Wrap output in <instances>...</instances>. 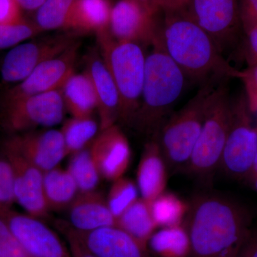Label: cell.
<instances>
[{
    "label": "cell",
    "mask_w": 257,
    "mask_h": 257,
    "mask_svg": "<svg viewBox=\"0 0 257 257\" xmlns=\"http://www.w3.org/2000/svg\"><path fill=\"white\" fill-rule=\"evenodd\" d=\"M238 257H257V235L250 236Z\"/></svg>",
    "instance_id": "41"
},
{
    "label": "cell",
    "mask_w": 257,
    "mask_h": 257,
    "mask_svg": "<svg viewBox=\"0 0 257 257\" xmlns=\"http://www.w3.org/2000/svg\"><path fill=\"white\" fill-rule=\"evenodd\" d=\"M75 0H45L37 10L35 24L43 31L69 30Z\"/></svg>",
    "instance_id": "28"
},
{
    "label": "cell",
    "mask_w": 257,
    "mask_h": 257,
    "mask_svg": "<svg viewBox=\"0 0 257 257\" xmlns=\"http://www.w3.org/2000/svg\"><path fill=\"white\" fill-rule=\"evenodd\" d=\"M60 229L68 231L97 257H152L148 249L116 226L79 231L61 222Z\"/></svg>",
    "instance_id": "17"
},
{
    "label": "cell",
    "mask_w": 257,
    "mask_h": 257,
    "mask_svg": "<svg viewBox=\"0 0 257 257\" xmlns=\"http://www.w3.org/2000/svg\"><path fill=\"white\" fill-rule=\"evenodd\" d=\"M115 226L123 230L147 249L149 240L158 228L152 216L150 204L143 198H138L116 218Z\"/></svg>",
    "instance_id": "23"
},
{
    "label": "cell",
    "mask_w": 257,
    "mask_h": 257,
    "mask_svg": "<svg viewBox=\"0 0 257 257\" xmlns=\"http://www.w3.org/2000/svg\"><path fill=\"white\" fill-rule=\"evenodd\" d=\"M245 87H248L257 92V64L249 66L247 69L243 71L242 77Z\"/></svg>",
    "instance_id": "39"
},
{
    "label": "cell",
    "mask_w": 257,
    "mask_h": 257,
    "mask_svg": "<svg viewBox=\"0 0 257 257\" xmlns=\"http://www.w3.org/2000/svg\"><path fill=\"white\" fill-rule=\"evenodd\" d=\"M248 183L257 192V175H248L246 179Z\"/></svg>",
    "instance_id": "43"
},
{
    "label": "cell",
    "mask_w": 257,
    "mask_h": 257,
    "mask_svg": "<svg viewBox=\"0 0 257 257\" xmlns=\"http://www.w3.org/2000/svg\"><path fill=\"white\" fill-rule=\"evenodd\" d=\"M99 52L119 92V121L133 126L141 104L146 57L141 45L118 41L110 31L96 35Z\"/></svg>",
    "instance_id": "4"
},
{
    "label": "cell",
    "mask_w": 257,
    "mask_h": 257,
    "mask_svg": "<svg viewBox=\"0 0 257 257\" xmlns=\"http://www.w3.org/2000/svg\"><path fill=\"white\" fill-rule=\"evenodd\" d=\"M251 215L227 196L201 193L189 203L184 220L190 257H238L251 235Z\"/></svg>",
    "instance_id": "1"
},
{
    "label": "cell",
    "mask_w": 257,
    "mask_h": 257,
    "mask_svg": "<svg viewBox=\"0 0 257 257\" xmlns=\"http://www.w3.org/2000/svg\"><path fill=\"white\" fill-rule=\"evenodd\" d=\"M110 0H75L69 30L95 35L109 30Z\"/></svg>",
    "instance_id": "21"
},
{
    "label": "cell",
    "mask_w": 257,
    "mask_h": 257,
    "mask_svg": "<svg viewBox=\"0 0 257 257\" xmlns=\"http://www.w3.org/2000/svg\"><path fill=\"white\" fill-rule=\"evenodd\" d=\"M0 257H1V256H0Z\"/></svg>",
    "instance_id": "46"
},
{
    "label": "cell",
    "mask_w": 257,
    "mask_h": 257,
    "mask_svg": "<svg viewBox=\"0 0 257 257\" xmlns=\"http://www.w3.org/2000/svg\"><path fill=\"white\" fill-rule=\"evenodd\" d=\"M2 152L13 169L16 202L29 215L40 219L46 218L50 209L44 194V172L9 149L3 147Z\"/></svg>",
    "instance_id": "15"
},
{
    "label": "cell",
    "mask_w": 257,
    "mask_h": 257,
    "mask_svg": "<svg viewBox=\"0 0 257 257\" xmlns=\"http://www.w3.org/2000/svg\"><path fill=\"white\" fill-rule=\"evenodd\" d=\"M67 171L75 181L79 193L96 190L101 175L93 160L89 146L71 155Z\"/></svg>",
    "instance_id": "29"
},
{
    "label": "cell",
    "mask_w": 257,
    "mask_h": 257,
    "mask_svg": "<svg viewBox=\"0 0 257 257\" xmlns=\"http://www.w3.org/2000/svg\"><path fill=\"white\" fill-rule=\"evenodd\" d=\"M223 80L202 84L197 94L161 126L155 138L170 170L184 171L188 164L200 135L208 101Z\"/></svg>",
    "instance_id": "5"
},
{
    "label": "cell",
    "mask_w": 257,
    "mask_h": 257,
    "mask_svg": "<svg viewBox=\"0 0 257 257\" xmlns=\"http://www.w3.org/2000/svg\"><path fill=\"white\" fill-rule=\"evenodd\" d=\"M246 34V57L249 67L257 64V26Z\"/></svg>",
    "instance_id": "38"
},
{
    "label": "cell",
    "mask_w": 257,
    "mask_h": 257,
    "mask_svg": "<svg viewBox=\"0 0 257 257\" xmlns=\"http://www.w3.org/2000/svg\"><path fill=\"white\" fill-rule=\"evenodd\" d=\"M147 248L157 257H190V239L185 225L157 229L149 240Z\"/></svg>",
    "instance_id": "25"
},
{
    "label": "cell",
    "mask_w": 257,
    "mask_h": 257,
    "mask_svg": "<svg viewBox=\"0 0 257 257\" xmlns=\"http://www.w3.org/2000/svg\"><path fill=\"white\" fill-rule=\"evenodd\" d=\"M85 72L95 90L101 131L116 124L119 120V92L99 50H91L87 55Z\"/></svg>",
    "instance_id": "18"
},
{
    "label": "cell",
    "mask_w": 257,
    "mask_h": 257,
    "mask_svg": "<svg viewBox=\"0 0 257 257\" xmlns=\"http://www.w3.org/2000/svg\"><path fill=\"white\" fill-rule=\"evenodd\" d=\"M231 100L221 81L209 97L200 135L183 172L205 184L219 168L231 119Z\"/></svg>",
    "instance_id": "6"
},
{
    "label": "cell",
    "mask_w": 257,
    "mask_h": 257,
    "mask_svg": "<svg viewBox=\"0 0 257 257\" xmlns=\"http://www.w3.org/2000/svg\"><path fill=\"white\" fill-rule=\"evenodd\" d=\"M156 16L138 0H118L111 8L109 31L118 41L152 45L160 36Z\"/></svg>",
    "instance_id": "13"
},
{
    "label": "cell",
    "mask_w": 257,
    "mask_h": 257,
    "mask_svg": "<svg viewBox=\"0 0 257 257\" xmlns=\"http://www.w3.org/2000/svg\"><path fill=\"white\" fill-rule=\"evenodd\" d=\"M79 47L75 42L61 55L39 65L26 78L10 88L2 97V106L28 96L60 89L74 72Z\"/></svg>",
    "instance_id": "10"
},
{
    "label": "cell",
    "mask_w": 257,
    "mask_h": 257,
    "mask_svg": "<svg viewBox=\"0 0 257 257\" xmlns=\"http://www.w3.org/2000/svg\"><path fill=\"white\" fill-rule=\"evenodd\" d=\"M21 10L15 0H0V25L23 21Z\"/></svg>",
    "instance_id": "36"
},
{
    "label": "cell",
    "mask_w": 257,
    "mask_h": 257,
    "mask_svg": "<svg viewBox=\"0 0 257 257\" xmlns=\"http://www.w3.org/2000/svg\"><path fill=\"white\" fill-rule=\"evenodd\" d=\"M21 9L35 11L39 9L45 0H15Z\"/></svg>",
    "instance_id": "42"
},
{
    "label": "cell",
    "mask_w": 257,
    "mask_h": 257,
    "mask_svg": "<svg viewBox=\"0 0 257 257\" xmlns=\"http://www.w3.org/2000/svg\"><path fill=\"white\" fill-rule=\"evenodd\" d=\"M189 14L221 54L236 40L241 23L237 0H190Z\"/></svg>",
    "instance_id": "11"
},
{
    "label": "cell",
    "mask_w": 257,
    "mask_h": 257,
    "mask_svg": "<svg viewBox=\"0 0 257 257\" xmlns=\"http://www.w3.org/2000/svg\"><path fill=\"white\" fill-rule=\"evenodd\" d=\"M167 167L160 145L155 137L144 147L137 170V186L141 198L151 204L165 192Z\"/></svg>",
    "instance_id": "20"
},
{
    "label": "cell",
    "mask_w": 257,
    "mask_h": 257,
    "mask_svg": "<svg viewBox=\"0 0 257 257\" xmlns=\"http://www.w3.org/2000/svg\"><path fill=\"white\" fill-rule=\"evenodd\" d=\"M3 147L21 155L44 173L58 167L67 157L60 130L15 134L5 142Z\"/></svg>",
    "instance_id": "14"
},
{
    "label": "cell",
    "mask_w": 257,
    "mask_h": 257,
    "mask_svg": "<svg viewBox=\"0 0 257 257\" xmlns=\"http://www.w3.org/2000/svg\"><path fill=\"white\" fill-rule=\"evenodd\" d=\"M239 7L240 23L246 33L257 26V0H241Z\"/></svg>",
    "instance_id": "35"
},
{
    "label": "cell",
    "mask_w": 257,
    "mask_h": 257,
    "mask_svg": "<svg viewBox=\"0 0 257 257\" xmlns=\"http://www.w3.org/2000/svg\"><path fill=\"white\" fill-rule=\"evenodd\" d=\"M40 32L36 24L25 20L18 23L0 25V50L16 47Z\"/></svg>",
    "instance_id": "31"
},
{
    "label": "cell",
    "mask_w": 257,
    "mask_h": 257,
    "mask_svg": "<svg viewBox=\"0 0 257 257\" xmlns=\"http://www.w3.org/2000/svg\"><path fill=\"white\" fill-rule=\"evenodd\" d=\"M153 14L160 13H167L180 11L188 6L187 0H138Z\"/></svg>",
    "instance_id": "34"
},
{
    "label": "cell",
    "mask_w": 257,
    "mask_h": 257,
    "mask_svg": "<svg viewBox=\"0 0 257 257\" xmlns=\"http://www.w3.org/2000/svg\"><path fill=\"white\" fill-rule=\"evenodd\" d=\"M0 256L31 257L0 216Z\"/></svg>",
    "instance_id": "33"
},
{
    "label": "cell",
    "mask_w": 257,
    "mask_h": 257,
    "mask_svg": "<svg viewBox=\"0 0 257 257\" xmlns=\"http://www.w3.org/2000/svg\"><path fill=\"white\" fill-rule=\"evenodd\" d=\"M248 175H257V152L256 156L254 157V160H253L252 167H251V170H250L249 174H248Z\"/></svg>",
    "instance_id": "44"
},
{
    "label": "cell",
    "mask_w": 257,
    "mask_h": 257,
    "mask_svg": "<svg viewBox=\"0 0 257 257\" xmlns=\"http://www.w3.org/2000/svg\"><path fill=\"white\" fill-rule=\"evenodd\" d=\"M65 110L62 93L57 89L3 105L2 124L13 135L50 127L62 122Z\"/></svg>",
    "instance_id": "8"
},
{
    "label": "cell",
    "mask_w": 257,
    "mask_h": 257,
    "mask_svg": "<svg viewBox=\"0 0 257 257\" xmlns=\"http://www.w3.org/2000/svg\"><path fill=\"white\" fill-rule=\"evenodd\" d=\"M248 110L257 126V92L250 87H245Z\"/></svg>",
    "instance_id": "40"
},
{
    "label": "cell",
    "mask_w": 257,
    "mask_h": 257,
    "mask_svg": "<svg viewBox=\"0 0 257 257\" xmlns=\"http://www.w3.org/2000/svg\"><path fill=\"white\" fill-rule=\"evenodd\" d=\"M150 208L157 227H169L184 224L189 204L177 194L165 191L150 204Z\"/></svg>",
    "instance_id": "27"
},
{
    "label": "cell",
    "mask_w": 257,
    "mask_h": 257,
    "mask_svg": "<svg viewBox=\"0 0 257 257\" xmlns=\"http://www.w3.org/2000/svg\"><path fill=\"white\" fill-rule=\"evenodd\" d=\"M89 150L101 177L112 182L124 177L132 151L127 138L117 124L101 130Z\"/></svg>",
    "instance_id": "16"
},
{
    "label": "cell",
    "mask_w": 257,
    "mask_h": 257,
    "mask_svg": "<svg viewBox=\"0 0 257 257\" xmlns=\"http://www.w3.org/2000/svg\"><path fill=\"white\" fill-rule=\"evenodd\" d=\"M100 130L99 122L92 116L72 117L66 120L61 128L67 156L87 148L97 136Z\"/></svg>",
    "instance_id": "26"
},
{
    "label": "cell",
    "mask_w": 257,
    "mask_h": 257,
    "mask_svg": "<svg viewBox=\"0 0 257 257\" xmlns=\"http://www.w3.org/2000/svg\"><path fill=\"white\" fill-rule=\"evenodd\" d=\"M0 216L31 257H72L55 231L40 219L8 209Z\"/></svg>",
    "instance_id": "12"
},
{
    "label": "cell",
    "mask_w": 257,
    "mask_h": 257,
    "mask_svg": "<svg viewBox=\"0 0 257 257\" xmlns=\"http://www.w3.org/2000/svg\"><path fill=\"white\" fill-rule=\"evenodd\" d=\"M77 42L74 35L63 34L17 45L2 64L3 82H21L39 65L63 53Z\"/></svg>",
    "instance_id": "9"
},
{
    "label": "cell",
    "mask_w": 257,
    "mask_h": 257,
    "mask_svg": "<svg viewBox=\"0 0 257 257\" xmlns=\"http://www.w3.org/2000/svg\"><path fill=\"white\" fill-rule=\"evenodd\" d=\"M146 57L141 104L133 126L139 132L156 136L172 106L183 92L186 75L165 52L160 36Z\"/></svg>",
    "instance_id": "3"
},
{
    "label": "cell",
    "mask_w": 257,
    "mask_h": 257,
    "mask_svg": "<svg viewBox=\"0 0 257 257\" xmlns=\"http://www.w3.org/2000/svg\"><path fill=\"white\" fill-rule=\"evenodd\" d=\"M160 40L165 52L186 77L202 82L241 79L243 71L231 67L211 37L186 9L165 14Z\"/></svg>",
    "instance_id": "2"
},
{
    "label": "cell",
    "mask_w": 257,
    "mask_h": 257,
    "mask_svg": "<svg viewBox=\"0 0 257 257\" xmlns=\"http://www.w3.org/2000/svg\"><path fill=\"white\" fill-rule=\"evenodd\" d=\"M69 208V223L72 229L89 231L116 225L106 198L96 190L79 193Z\"/></svg>",
    "instance_id": "19"
},
{
    "label": "cell",
    "mask_w": 257,
    "mask_h": 257,
    "mask_svg": "<svg viewBox=\"0 0 257 257\" xmlns=\"http://www.w3.org/2000/svg\"><path fill=\"white\" fill-rule=\"evenodd\" d=\"M257 152V126L246 96L231 101V119L219 167L228 177L246 179Z\"/></svg>",
    "instance_id": "7"
},
{
    "label": "cell",
    "mask_w": 257,
    "mask_h": 257,
    "mask_svg": "<svg viewBox=\"0 0 257 257\" xmlns=\"http://www.w3.org/2000/svg\"><path fill=\"white\" fill-rule=\"evenodd\" d=\"M187 2H188V3H189V1H190V0H187Z\"/></svg>",
    "instance_id": "45"
},
{
    "label": "cell",
    "mask_w": 257,
    "mask_h": 257,
    "mask_svg": "<svg viewBox=\"0 0 257 257\" xmlns=\"http://www.w3.org/2000/svg\"><path fill=\"white\" fill-rule=\"evenodd\" d=\"M15 200L13 169L4 154H0V213L12 209Z\"/></svg>",
    "instance_id": "32"
},
{
    "label": "cell",
    "mask_w": 257,
    "mask_h": 257,
    "mask_svg": "<svg viewBox=\"0 0 257 257\" xmlns=\"http://www.w3.org/2000/svg\"><path fill=\"white\" fill-rule=\"evenodd\" d=\"M66 109L72 117L92 116L97 99L92 80L87 72H74L60 89Z\"/></svg>",
    "instance_id": "22"
},
{
    "label": "cell",
    "mask_w": 257,
    "mask_h": 257,
    "mask_svg": "<svg viewBox=\"0 0 257 257\" xmlns=\"http://www.w3.org/2000/svg\"><path fill=\"white\" fill-rule=\"evenodd\" d=\"M68 243V248L72 257H97L89 251L78 239L68 231L60 229Z\"/></svg>",
    "instance_id": "37"
},
{
    "label": "cell",
    "mask_w": 257,
    "mask_h": 257,
    "mask_svg": "<svg viewBox=\"0 0 257 257\" xmlns=\"http://www.w3.org/2000/svg\"><path fill=\"white\" fill-rule=\"evenodd\" d=\"M43 189L50 211L68 208L79 194L73 177L67 170L59 167L44 173Z\"/></svg>",
    "instance_id": "24"
},
{
    "label": "cell",
    "mask_w": 257,
    "mask_h": 257,
    "mask_svg": "<svg viewBox=\"0 0 257 257\" xmlns=\"http://www.w3.org/2000/svg\"><path fill=\"white\" fill-rule=\"evenodd\" d=\"M138 186L130 179L121 177L113 181L106 202L115 219L138 199Z\"/></svg>",
    "instance_id": "30"
}]
</instances>
